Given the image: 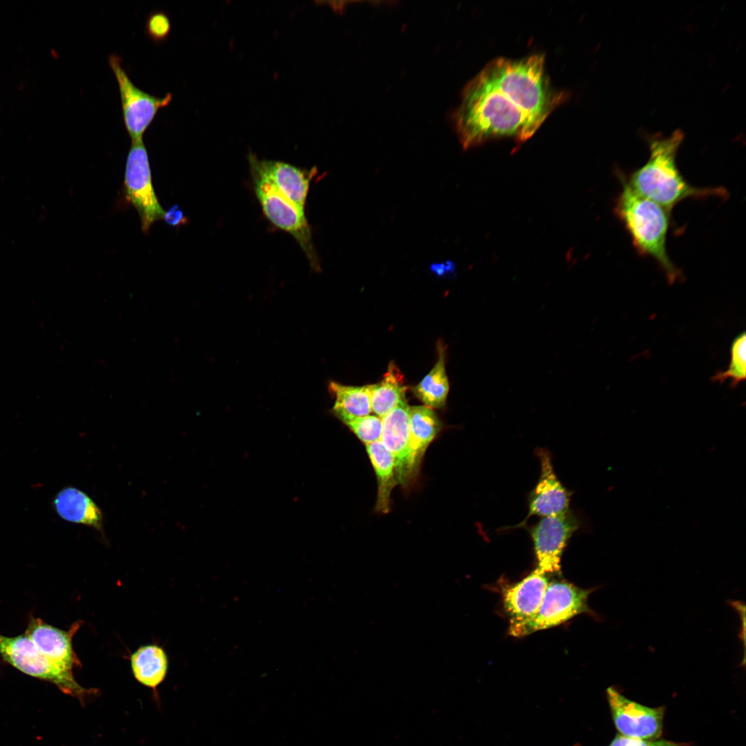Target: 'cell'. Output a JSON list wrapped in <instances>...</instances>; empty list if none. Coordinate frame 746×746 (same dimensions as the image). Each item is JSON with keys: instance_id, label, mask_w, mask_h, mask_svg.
Returning <instances> with one entry per match:
<instances>
[{"instance_id": "obj_1", "label": "cell", "mask_w": 746, "mask_h": 746, "mask_svg": "<svg viewBox=\"0 0 746 746\" xmlns=\"http://www.w3.org/2000/svg\"><path fill=\"white\" fill-rule=\"evenodd\" d=\"M566 98L551 82L543 55L495 58L463 89L455 130L465 149L499 138L521 144Z\"/></svg>"}, {"instance_id": "obj_2", "label": "cell", "mask_w": 746, "mask_h": 746, "mask_svg": "<svg viewBox=\"0 0 746 746\" xmlns=\"http://www.w3.org/2000/svg\"><path fill=\"white\" fill-rule=\"evenodd\" d=\"M682 140L683 134L679 131L669 137L651 139L648 160L625 177L634 191L670 212L679 202L688 198H723L727 195L724 188H698L685 179L676 164Z\"/></svg>"}, {"instance_id": "obj_3", "label": "cell", "mask_w": 746, "mask_h": 746, "mask_svg": "<svg viewBox=\"0 0 746 746\" xmlns=\"http://www.w3.org/2000/svg\"><path fill=\"white\" fill-rule=\"evenodd\" d=\"M622 191L615 200L614 213L629 234L637 252L654 260L669 283L681 277V271L670 258L667 239L670 211L634 191L625 176L618 173Z\"/></svg>"}, {"instance_id": "obj_4", "label": "cell", "mask_w": 746, "mask_h": 746, "mask_svg": "<svg viewBox=\"0 0 746 746\" xmlns=\"http://www.w3.org/2000/svg\"><path fill=\"white\" fill-rule=\"evenodd\" d=\"M248 160L254 191L264 213L274 225L290 233L297 240L311 267L316 271H320L319 259L305 213L298 210L278 190L257 166L249 154Z\"/></svg>"}, {"instance_id": "obj_5", "label": "cell", "mask_w": 746, "mask_h": 746, "mask_svg": "<svg viewBox=\"0 0 746 746\" xmlns=\"http://www.w3.org/2000/svg\"><path fill=\"white\" fill-rule=\"evenodd\" d=\"M0 656L20 671L55 685L82 702L97 692L81 686L73 673L65 671L43 655L25 633L14 637L0 633Z\"/></svg>"}, {"instance_id": "obj_6", "label": "cell", "mask_w": 746, "mask_h": 746, "mask_svg": "<svg viewBox=\"0 0 746 746\" xmlns=\"http://www.w3.org/2000/svg\"><path fill=\"white\" fill-rule=\"evenodd\" d=\"M597 589H582L564 580L549 582L535 615L522 624L509 628V633L516 637L527 635L561 624L582 613L600 620V617L588 604L589 595Z\"/></svg>"}, {"instance_id": "obj_7", "label": "cell", "mask_w": 746, "mask_h": 746, "mask_svg": "<svg viewBox=\"0 0 746 746\" xmlns=\"http://www.w3.org/2000/svg\"><path fill=\"white\" fill-rule=\"evenodd\" d=\"M108 62L118 85L124 127L132 141L142 140L159 110L171 102L173 95L168 93L157 97L136 86L123 68L119 55L111 54Z\"/></svg>"}, {"instance_id": "obj_8", "label": "cell", "mask_w": 746, "mask_h": 746, "mask_svg": "<svg viewBox=\"0 0 746 746\" xmlns=\"http://www.w3.org/2000/svg\"><path fill=\"white\" fill-rule=\"evenodd\" d=\"M124 190L126 199L138 212L141 228L147 233L165 211L156 196L148 152L143 140L132 141L125 166Z\"/></svg>"}, {"instance_id": "obj_9", "label": "cell", "mask_w": 746, "mask_h": 746, "mask_svg": "<svg viewBox=\"0 0 746 746\" xmlns=\"http://www.w3.org/2000/svg\"><path fill=\"white\" fill-rule=\"evenodd\" d=\"M579 526L580 521L569 511L542 517L530 528L537 570L546 575L560 573L564 550Z\"/></svg>"}, {"instance_id": "obj_10", "label": "cell", "mask_w": 746, "mask_h": 746, "mask_svg": "<svg viewBox=\"0 0 746 746\" xmlns=\"http://www.w3.org/2000/svg\"><path fill=\"white\" fill-rule=\"evenodd\" d=\"M606 697L615 728L620 735L656 740L662 732L664 708L649 707L624 696L614 687H609Z\"/></svg>"}, {"instance_id": "obj_11", "label": "cell", "mask_w": 746, "mask_h": 746, "mask_svg": "<svg viewBox=\"0 0 746 746\" xmlns=\"http://www.w3.org/2000/svg\"><path fill=\"white\" fill-rule=\"evenodd\" d=\"M536 455L540 464V475L528 496V512L517 526H525L533 516L546 517L568 513L571 493L557 478L548 450L538 448Z\"/></svg>"}, {"instance_id": "obj_12", "label": "cell", "mask_w": 746, "mask_h": 746, "mask_svg": "<svg viewBox=\"0 0 746 746\" xmlns=\"http://www.w3.org/2000/svg\"><path fill=\"white\" fill-rule=\"evenodd\" d=\"M82 622L77 620L66 631L39 618L31 617L24 633L43 655L65 671L73 673L75 668L82 667L73 648V638Z\"/></svg>"}, {"instance_id": "obj_13", "label": "cell", "mask_w": 746, "mask_h": 746, "mask_svg": "<svg viewBox=\"0 0 746 746\" xmlns=\"http://www.w3.org/2000/svg\"><path fill=\"white\" fill-rule=\"evenodd\" d=\"M381 441L394 458L398 484L408 486L415 479L410 446V406L406 398L385 416Z\"/></svg>"}, {"instance_id": "obj_14", "label": "cell", "mask_w": 746, "mask_h": 746, "mask_svg": "<svg viewBox=\"0 0 746 746\" xmlns=\"http://www.w3.org/2000/svg\"><path fill=\"white\" fill-rule=\"evenodd\" d=\"M548 575L535 568L519 582L503 591L504 607L514 627L532 619L539 610L548 584Z\"/></svg>"}, {"instance_id": "obj_15", "label": "cell", "mask_w": 746, "mask_h": 746, "mask_svg": "<svg viewBox=\"0 0 746 746\" xmlns=\"http://www.w3.org/2000/svg\"><path fill=\"white\" fill-rule=\"evenodd\" d=\"M249 155L278 190L305 213L309 183L317 172L316 168L304 170L283 162L260 160L252 153Z\"/></svg>"}, {"instance_id": "obj_16", "label": "cell", "mask_w": 746, "mask_h": 746, "mask_svg": "<svg viewBox=\"0 0 746 746\" xmlns=\"http://www.w3.org/2000/svg\"><path fill=\"white\" fill-rule=\"evenodd\" d=\"M52 506L56 514L70 523L86 526L102 533L104 516L98 505L85 492L66 486L55 495Z\"/></svg>"}, {"instance_id": "obj_17", "label": "cell", "mask_w": 746, "mask_h": 746, "mask_svg": "<svg viewBox=\"0 0 746 746\" xmlns=\"http://www.w3.org/2000/svg\"><path fill=\"white\" fill-rule=\"evenodd\" d=\"M441 429V423L432 408L426 405L410 407V446L417 475L426 450Z\"/></svg>"}, {"instance_id": "obj_18", "label": "cell", "mask_w": 746, "mask_h": 746, "mask_svg": "<svg viewBox=\"0 0 746 746\" xmlns=\"http://www.w3.org/2000/svg\"><path fill=\"white\" fill-rule=\"evenodd\" d=\"M377 481L376 511L385 514L390 509L391 494L398 484L392 455L381 441L365 445Z\"/></svg>"}, {"instance_id": "obj_19", "label": "cell", "mask_w": 746, "mask_h": 746, "mask_svg": "<svg viewBox=\"0 0 746 746\" xmlns=\"http://www.w3.org/2000/svg\"><path fill=\"white\" fill-rule=\"evenodd\" d=\"M133 674L142 685L156 690L164 681L169 661L165 651L155 644L139 647L130 658Z\"/></svg>"}, {"instance_id": "obj_20", "label": "cell", "mask_w": 746, "mask_h": 746, "mask_svg": "<svg viewBox=\"0 0 746 746\" xmlns=\"http://www.w3.org/2000/svg\"><path fill=\"white\" fill-rule=\"evenodd\" d=\"M407 388L403 375L394 362L391 361L383 379L370 385L372 411L383 418L406 398Z\"/></svg>"}, {"instance_id": "obj_21", "label": "cell", "mask_w": 746, "mask_h": 746, "mask_svg": "<svg viewBox=\"0 0 746 746\" xmlns=\"http://www.w3.org/2000/svg\"><path fill=\"white\" fill-rule=\"evenodd\" d=\"M329 390L335 398L332 412L342 422L371 412L370 385L350 386L331 381Z\"/></svg>"}, {"instance_id": "obj_22", "label": "cell", "mask_w": 746, "mask_h": 746, "mask_svg": "<svg viewBox=\"0 0 746 746\" xmlns=\"http://www.w3.org/2000/svg\"><path fill=\"white\" fill-rule=\"evenodd\" d=\"M437 353L438 360L434 366L412 389L415 396L432 409L443 408L449 392L445 367L446 347L441 342L437 343Z\"/></svg>"}, {"instance_id": "obj_23", "label": "cell", "mask_w": 746, "mask_h": 746, "mask_svg": "<svg viewBox=\"0 0 746 746\" xmlns=\"http://www.w3.org/2000/svg\"><path fill=\"white\" fill-rule=\"evenodd\" d=\"M731 359L727 369L712 377L714 382L723 383L727 379L731 386L736 387L745 379L746 375V336L745 332L734 339L730 348Z\"/></svg>"}, {"instance_id": "obj_24", "label": "cell", "mask_w": 746, "mask_h": 746, "mask_svg": "<svg viewBox=\"0 0 746 746\" xmlns=\"http://www.w3.org/2000/svg\"><path fill=\"white\" fill-rule=\"evenodd\" d=\"M343 423L365 445L381 440L383 419L376 415L353 417Z\"/></svg>"}, {"instance_id": "obj_25", "label": "cell", "mask_w": 746, "mask_h": 746, "mask_svg": "<svg viewBox=\"0 0 746 746\" xmlns=\"http://www.w3.org/2000/svg\"><path fill=\"white\" fill-rule=\"evenodd\" d=\"M144 30L146 34L155 43L164 41L171 30L169 15L162 10L151 12L146 19Z\"/></svg>"}, {"instance_id": "obj_26", "label": "cell", "mask_w": 746, "mask_h": 746, "mask_svg": "<svg viewBox=\"0 0 746 746\" xmlns=\"http://www.w3.org/2000/svg\"><path fill=\"white\" fill-rule=\"evenodd\" d=\"M686 743L667 740H644L618 734L609 746H686Z\"/></svg>"}, {"instance_id": "obj_27", "label": "cell", "mask_w": 746, "mask_h": 746, "mask_svg": "<svg viewBox=\"0 0 746 746\" xmlns=\"http://www.w3.org/2000/svg\"><path fill=\"white\" fill-rule=\"evenodd\" d=\"M164 218L167 224L173 227H178L187 222V218L178 205L173 206L165 212Z\"/></svg>"}, {"instance_id": "obj_28", "label": "cell", "mask_w": 746, "mask_h": 746, "mask_svg": "<svg viewBox=\"0 0 746 746\" xmlns=\"http://www.w3.org/2000/svg\"><path fill=\"white\" fill-rule=\"evenodd\" d=\"M727 603L734 608L740 615L742 622L740 633L738 634L740 641L743 643L745 650V606L743 602L738 600H728Z\"/></svg>"}, {"instance_id": "obj_29", "label": "cell", "mask_w": 746, "mask_h": 746, "mask_svg": "<svg viewBox=\"0 0 746 746\" xmlns=\"http://www.w3.org/2000/svg\"><path fill=\"white\" fill-rule=\"evenodd\" d=\"M431 271L437 276H442L446 274L453 273L455 271L454 264L452 262L446 261V262L435 263L430 266Z\"/></svg>"}]
</instances>
